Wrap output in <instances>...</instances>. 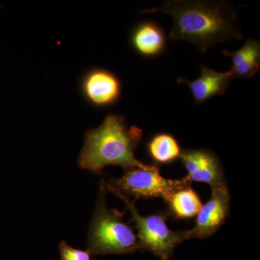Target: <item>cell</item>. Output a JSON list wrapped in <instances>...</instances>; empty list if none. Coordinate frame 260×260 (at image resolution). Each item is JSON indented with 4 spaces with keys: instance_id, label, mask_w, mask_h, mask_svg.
Instances as JSON below:
<instances>
[{
    "instance_id": "obj_1",
    "label": "cell",
    "mask_w": 260,
    "mask_h": 260,
    "mask_svg": "<svg viewBox=\"0 0 260 260\" xmlns=\"http://www.w3.org/2000/svg\"><path fill=\"white\" fill-rule=\"evenodd\" d=\"M155 13L173 18L169 34L173 41L191 43L203 54L219 44L243 39L237 11L229 2L170 0L141 12Z\"/></svg>"
},
{
    "instance_id": "obj_2",
    "label": "cell",
    "mask_w": 260,
    "mask_h": 260,
    "mask_svg": "<svg viewBox=\"0 0 260 260\" xmlns=\"http://www.w3.org/2000/svg\"><path fill=\"white\" fill-rule=\"evenodd\" d=\"M142 138L143 129L128 125L124 116L108 114L99 127L85 132L78 167L99 176L109 166H117L125 171L135 168L149 169L151 165L135 157Z\"/></svg>"
},
{
    "instance_id": "obj_3",
    "label": "cell",
    "mask_w": 260,
    "mask_h": 260,
    "mask_svg": "<svg viewBox=\"0 0 260 260\" xmlns=\"http://www.w3.org/2000/svg\"><path fill=\"white\" fill-rule=\"evenodd\" d=\"M108 191L102 181L88 230L87 251L92 256L129 254L140 249L133 228L124 221V213L108 208Z\"/></svg>"
},
{
    "instance_id": "obj_4",
    "label": "cell",
    "mask_w": 260,
    "mask_h": 260,
    "mask_svg": "<svg viewBox=\"0 0 260 260\" xmlns=\"http://www.w3.org/2000/svg\"><path fill=\"white\" fill-rule=\"evenodd\" d=\"M105 185L108 191L114 193L125 203L126 208L131 213L132 220L135 222L138 230L137 237L140 249L150 251L160 259H170L175 248L185 241L184 232H174L168 227L167 214L158 213L148 216L140 215L135 207V202L108 187L106 182Z\"/></svg>"
},
{
    "instance_id": "obj_5",
    "label": "cell",
    "mask_w": 260,
    "mask_h": 260,
    "mask_svg": "<svg viewBox=\"0 0 260 260\" xmlns=\"http://www.w3.org/2000/svg\"><path fill=\"white\" fill-rule=\"evenodd\" d=\"M106 184L126 198H133L134 202L152 198H162L166 202L176 191L191 185V181L186 176L180 179L164 178L158 168L151 165L147 169L135 168L125 171L122 177L111 179Z\"/></svg>"
},
{
    "instance_id": "obj_6",
    "label": "cell",
    "mask_w": 260,
    "mask_h": 260,
    "mask_svg": "<svg viewBox=\"0 0 260 260\" xmlns=\"http://www.w3.org/2000/svg\"><path fill=\"white\" fill-rule=\"evenodd\" d=\"M80 90L83 99L92 107L108 109L120 100L122 83L119 77L110 70L94 68L82 76Z\"/></svg>"
},
{
    "instance_id": "obj_7",
    "label": "cell",
    "mask_w": 260,
    "mask_h": 260,
    "mask_svg": "<svg viewBox=\"0 0 260 260\" xmlns=\"http://www.w3.org/2000/svg\"><path fill=\"white\" fill-rule=\"evenodd\" d=\"M231 195L226 185L213 188L210 200L203 205L196 216L194 226L184 231L186 240L212 237L223 225L230 212Z\"/></svg>"
},
{
    "instance_id": "obj_8",
    "label": "cell",
    "mask_w": 260,
    "mask_h": 260,
    "mask_svg": "<svg viewBox=\"0 0 260 260\" xmlns=\"http://www.w3.org/2000/svg\"><path fill=\"white\" fill-rule=\"evenodd\" d=\"M189 180L208 184L211 189L226 185L220 158L208 149H185L180 156Z\"/></svg>"
},
{
    "instance_id": "obj_9",
    "label": "cell",
    "mask_w": 260,
    "mask_h": 260,
    "mask_svg": "<svg viewBox=\"0 0 260 260\" xmlns=\"http://www.w3.org/2000/svg\"><path fill=\"white\" fill-rule=\"evenodd\" d=\"M201 75L198 79L189 80L178 78L177 83L189 88L194 102L201 105L215 96H221L226 92L231 80L234 78L232 72L215 71L205 65L200 64Z\"/></svg>"
},
{
    "instance_id": "obj_10",
    "label": "cell",
    "mask_w": 260,
    "mask_h": 260,
    "mask_svg": "<svg viewBox=\"0 0 260 260\" xmlns=\"http://www.w3.org/2000/svg\"><path fill=\"white\" fill-rule=\"evenodd\" d=\"M132 49L145 59H153L164 54L167 47L166 32L155 22H140L132 30L129 36Z\"/></svg>"
},
{
    "instance_id": "obj_11",
    "label": "cell",
    "mask_w": 260,
    "mask_h": 260,
    "mask_svg": "<svg viewBox=\"0 0 260 260\" xmlns=\"http://www.w3.org/2000/svg\"><path fill=\"white\" fill-rule=\"evenodd\" d=\"M223 55L232 59V72L234 78L249 79L257 74L260 69V42L248 39L239 50L230 52L223 51Z\"/></svg>"
},
{
    "instance_id": "obj_12",
    "label": "cell",
    "mask_w": 260,
    "mask_h": 260,
    "mask_svg": "<svg viewBox=\"0 0 260 260\" xmlns=\"http://www.w3.org/2000/svg\"><path fill=\"white\" fill-rule=\"evenodd\" d=\"M149 157L157 165H168L180 158L182 150L175 137L167 133L154 135L146 143Z\"/></svg>"
},
{
    "instance_id": "obj_13",
    "label": "cell",
    "mask_w": 260,
    "mask_h": 260,
    "mask_svg": "<svg viewBox=\"0 0 260 260\" xmlns=\"http://www.w3.org/2000/svg\"><path fill=\"white\" fill-rule=\"evenodd\" d=\"M166 203L169 214L179 220L194 218L203 206L199 194L191 185L173 193Z\"/></svg>"
},
{
    "instance_id": "obj_14",
    "label": "cell",
    "mask_w": 260,
    "mask_h": 260,
    "mask_svg": "<svg viewBox=\"0 0 260 260\" xmlns=\"http://www.w3.org/2000/svg\"><path fill=\"white\" fill-rule=\"evenodd\" d=\"M60 260H96L87 250L76 249L69 245L66 241H62L59 246Z\"/></svg>"
}]
</instances>
